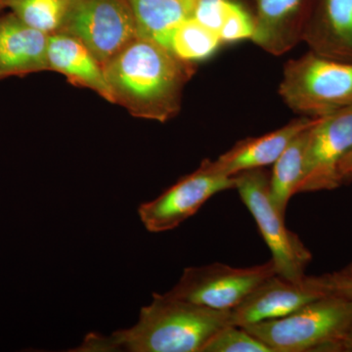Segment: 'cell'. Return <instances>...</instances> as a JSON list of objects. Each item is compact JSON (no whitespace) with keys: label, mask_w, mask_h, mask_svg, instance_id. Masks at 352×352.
Wrapping results in <instances>:
<instances>
[{"label":"cell","mask_w":352,"mask_h":352,"mask_svg":"<svg viewBox=\"0 0 352 352\" xmlns=\"http://www.w3.org/2000/svg\"><path fill=\"white\" fill-rule=\"evenodd\" d=\"M194 65L160 44L136 38L103 69L113 104L134 117L166 122L180 111L183 89L195 74Z\"/></svg>","instance_id":"6da1fadb"},{"label":"cell","mask_w":352,"mask_h":352,"mask_svg":"<svg viewBox=\"0 0 352 352\" xmlns=\"http://www.w3.org/2000/svg\"><path fill=\"white\" fill-rule=\"evenodd\" d=\"M233 325L232 310H215L153 294L133 327L110 336L91 333L75 351L203 352L210 340Z\"/></svg>","instance_id":"7a4b0ae2"},{"label":"cell","mask_w":352,"mask_h":352,"mask_svg":"<svg viewBox=\"0 0 352 352\" xmlns=\"http://www.w3.org/2000/svg\"><path fill=\"white\" fill-rule=\"evenodd\" d=\"M352 327V305L328 295L282 317L245 326L272 352H339Z\"/></svg>","instance_id":"3957f363"},{"label":"cell","mask_w":352,"mask_h":352,"mask_svg":"<svg viewBox=\"0 0 352 352\" xmlns=\"http://www.w3.org/2000/svg\"><path fill=\"white\" fill-rule=\"evenodd\" d=\"M279 94L302 117L321 118L352 106V63L309 52L285 64Z\"/></svg>","instance_id":"277c9868"},{"label":"cell","mask_w":352,"mask_h":352,"mask_svg":"<svg viewBox=\"0 0 352 352\" xmlns=\"http://www.w3.org/2000/svg\"><path fill=\"white\" fill-rule=\"evenodd\" d=\"M235 189L256 220L270 248L277 274L291 281H302L312 254L296 234L285 226L270 196V175L263 168L234 175Z\"/></svg>","instance_id":"5b68a950"},{"label":"cell","mask_w":352,"mask_h":352,"mask_svg":"<svg viewBox=\"0 0 352 352\" xmlns=\"http://www.w3.org/2000/svg\"><path fill=\"white\" fill-rule=\"evenodd\" d=\"M57 32L85 44L102 66L138 38L129 0H72Z\"/></svg>","instance_id":"8992f818"},{"label":"cell","mask_w":352,"mask_h":352,"mask_svg":"<svg viewBox=\"0 0 352 352\" xmlns=\"http://www.w3.org/2000/svg\"><path fill=\"white\" fill-rule=\"evenodd\" d=\"M276 274L272 261L245 268L215 263L186 268L178 283L166 294L212 309L232 310L256 287Z\"/></svg>","instance_id":"52a82bcc"},{"label":"cell","mask_w":352,"mask_h":352,"mask_svg":"<svg viewBox=\"0 0 352 352\" xmlns=\"http://www.w3.org/2000/svg\"><path fill=\"white\" fill-rule=\"evenodd\" d=\"M234 188V176L214 173L204 160L198 170L183 176L154 200L142 204L138 208L139 217L149 232L173 230L215 194Z\"/></svg>","instance_id":"ba28073f"},{"label":"cell","mask_w":352,"mask_h":352,"mask_svg":"<svg viewBox=\"0 0 352 352\" xmlns=\"http://www.w3.org/2000/svg\"><path fill=\"white\" fill-rule=\"evenodd\" d=\"M352 150V106L319 118L310 129L298 193L340 186L339 166Z\"/></svg>","instance_id":"9c48e42d"},{"label":"cell","mask_w":352,"mask_h":352,"mask_svg":"<svg viewBox=\"0 0 352 352\" xmlns=\"http://www.w3.org/2000/svg\"><path fill=\"white\" fill-rule=\"evenodd\" d=\"M325 296L328 295L320 276H305L295 282L276 274L263 281L232 309V323L245 327L282 318Z\"/></svg>","instance_id":"30bf717a"},{"label":"cell","mask_w":352,"mask_h":352,"mask_svg":"<svg viewBox=\"0 0 352 352\" xmlns=\"http://www.w3.org/2000/svg\"><path fill=\"white\" fill-rule=\"evenodd\" d=\"M302 41L319 56L352 63V0H311Z\"/></svg>","instance_id":"8fae6325"},{"label":"cell","mask_w":352,"mask_h":352,"mask_svg":"<svg viewBox=\"0 0 352 352\" xmlns=\"http://www.w3.org/2000/svg\"><path fill=\"white\" fill-rule=\"evenodd\" d=\"M50 34L31 27L9 12L0 16V80L50 71Z\"/></svg>","instance_id":"7c38bea8"},{"label":"cell","mask_w":352,"mask_h":352,"mask_svg":"<svg viewBox=\"0 0 352 352\" xmlns=\"http://www.w3.org/2000/svg\"><path fill=\"white\" fill-rule=\"evenodd\" d=\"M311 0H254V36L261 50L279 56L302 41Z\"/></svg>","instance_id":"4fadbf2b"},{"label":"cell","mask_w":352,"mask_h":352,"mask_svg":"<svg viewBox=\"0 0 352 352\" xmlns=\"http://www.w3.org/2000/svg\"><path fill=\"white\" fill-rule=\"evenodd\" d=\"M319 118L302 117L258 138H249L236 143L215 161L205 160L214 173L234 176L242 171L264 168L274 164L292 140L300 132L316 124Z\"/></svg>","instance_id":"5bb4252c"},{"label":"cell","mask_w":352,"mask_h":352,"mask_svg":"<svg viewBox=\"0 0 352 352\" xmlns=\"http://www.w3.org/2000/svg\"><path fill=\"white\" fill-rule=\"evenodd\" d=\"M47 55L50 71L62 74L73 85L89 88L113 103L103 66L85 44L68 34L55 32L50 34Z\"/></svg>","instance_id":"9a60e30c"},{"label":"cell","mask_w":352,"mask_h":352,"mask_svg":"<svg viewBox=\"0 0 352 352\" xmlns=\"http://www.w3.org/2000/svg\"><path fill=\"white\" fill-rule=\"evenodd\" d=\"M138 38L170 50L175 30L193 16L195 0H129Z\"/></svg>","instance_id":"2e32d148"},{"label":"cell","mask_w":352,"mask_h":352,"mask_svg":"<svg viewBox=\"0 0 352 352\" xmlns=\"http://www.w3.org/2000/svg\"><path fill=\"white\" fill-rule=\"evenodd\" d=\"M312 126L300 132L289 142L281 156L275 162L272 175H270L271 199L278 212L284 217L289 200L295 194H298L302 180L305 152Z\"/></svg>","instance_id":"e0dca14e"},{"label":"cell","mask_w":352,"mask_h":352,"mask_svg":"<svg viewBox=\"0 0 352 352\" xmlns=\"http://www.w3.org/2000/svg\"><path fill=\"white\" fill-rule=\"evenodd\" d=\"M222 43L217 32L189 18L173 32L170 50L183 61L195 64L212 57Z\"/></svg>","instance_id":"ac0fdd59"},{"label":"cell","mask_w":352,"mask_h":352,"mask_svg":"<svg viewBox=\"0 0 352 352\" xmlns=\"http://www.w3.org/2000/svg\"><path fill=\"white\" fill-rule=\"evenodd\" d=\"M72 0H0V9H8L16 17L47 34L61 27Z\"/></svg>","instance_id":"d6986e66"},{"label":"cell","mask_w":352,"mask_h":352,"mask_svg":"<svg viewBox=\"0 0 352 352\" xmlns=\"http://www.w3.org/2000/svg\"><path fill=\"white\" fill-rule=\"evenodd\" d=\"M203 352H272L264 342L239 326L228 325L219 331Z\"/></svg>","instance_id":"ffe728a7"},{"label":"cell","mask_w":352,"mask_h":352,"mask_svg":"<svg viewBox=\"0 0 352 352\" xmlns=\"http://www.w3.org/2000/svg\"><path fill=\"white\" fill-rule=\"evenodd\" d=\"M254 30V18L240 3L231 0L219 32L222 43L252 39Z\"/></svg>","instance_id":"44dd1931"},{"label":"cell","mask_w":352,"mask_h":352,"mask_svg":"<svg viewBox=\"0 0 352 352\" xmlns=\"http://www.w3.org/2000/svg\"><path fill=\"white\" fill-rule=\"evenodd\" d=\"M231 0H195L192 18L219 34Z\"/></svg>","instance_id":"7402d4cb"},{"label":"cell","mask_w":352,"mask_h":352,"mask_svg":"<svg viewBox=\"0 0 352 352\" xmlns=\"http://www.w3.org/2000/svg\"><path fill=\"white\" fill-rule=\"evenodd\" d=\"M320 277L327 295L339 296L352 305V274L340 270Z\"/></svg>","instance_id":"603a6c76"},{"label":"cell","mask_w":352,"mask_h":352,"mask_svg":"<svg viewBox=\"0 0 352 352\" xmlns=\"http://www.w3.org/2000/svg\"><path fill=\"white\" fill-rule=\"evenodd\" d=\"M339 176L340 184L352 182V150L340 164Z\"/></svg>","instance_id":"cb8c5ba5"},{"label":"cell","mask_w":352,"mask_h":352,"mask_svg":"<svg viewBox=\"0 0 352 352\" xmlns=\"http://www.w3.org/2000/svg\"><path fill=\"white\" fill-rule=\"evenodd\" d=\"M339 352H352V327L340 342Z\"/></svg>","instance_id":"d4e9b609"},{"label":"cell","mask_w":352,"mask_h":352,"mask_svg":"<svg viewBox=\"0 0 352 352\" xmlns=\"http://www.w3.org/2000/svg\"><path fill=\"white\" fill-rule=\"evenodd\" d=\"M342 271H344V272L349 273V274H352V263L349 264V266H346L344 270H342Z\"/></svg>","instance_id":"484cf974"},{"label":"cell","mask_w":352,"mask_h":352,"mask_svg":"<svg viewBox=\"0 0 352 352\" xmlns=\"http://www.w3.org/2000/svg\"><path fill=\"white\" fill-rule=\"evenodd\" d=\"M1 12H2V10H1V9H0V13H1Z\"/></svg>","instance_id":"4316f807"}]
</instances>
